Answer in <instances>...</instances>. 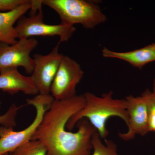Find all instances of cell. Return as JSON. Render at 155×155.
<instances>
[{
    "label": "cell",
    "mask_w": 155,
    "mask_h": 155,
    "mask_svg": "<svg viewBox=\"0 0 155 155\" xmlns=\"http://www.w3.org/2000/svg\"><path fill=\"white\" fill-rule=\"evenodd\" d=\"M84 95L53 102L31 140H39L48 155H91V139L97 130L87 119L77 122V131L67 130L69 119L85 104Z\"/></svg>",
    "instance_id": "1"
},
{
    "label": "cell",
    "mask_w": 155,
    "mask_h": 155,
    "mask_svg": "<svg viewBox=\"0 0 155 155\" xmlns=\"http://www.w3.org/2000/svg\"><path fill=\"white\" fill-rule=\"evenodd\" d=\"M83 95L85 104L69 119L67 125V130L71 131L79 120L86 119L95 128L101 138L106 139L109 134L106 123L111 117H119L127 125L128 116L125 99L114 98L112 91L104 94L101 97L89 92Z\"/></svg>",
    "instance_id": "2"
},
{
    "label": "cell",
    "mask_w": 155,
    "mask_h": 155,
    "mask_svg": "<svg viewBox=\"0 0 155 155\" xmlns=\"http://www.w3.org/2000/svg\"><path fill=\"white\" fill-rule=\"evenodd\" d=\"M59 15L61 23L74 26L80 24L93 29L107 21V17L95 2L84 0H42Z\"/></svg>",
    "instance_id": "3"
},
{
    "label": "cell",
    "mask_w": 155,
    "mask_h": 155,
    "mask_svg": "<svg viewBox=\"0 0 155 155\" xmlns=\"http://www.w3.org/2000/svg\"><path fill=\"white\" fill-rule=\"evenodd\" d=\"M54 101V99L51 94H40L26 100V104L33 106L35 108V118L28 127L19 131H15L14 128L0 127V155L11 153L18 147L31 140L41 123L46 112Z\"/></svg>",
    "instance_id": "4"
},
{
    "label": "cell",
    "mask_w": 155,
    "mask_h": 155,
    "mask_svg": "<svg viewBox=\"0 0 155 155\" xmlns=\"http://www.w3.org/2000/svg\"><path fill=\"white\" fill-rule=\"evenodd\" d=\"M42 0L31 1L29 17L23 16L15 26L18 39L31 38L35 36L60 37L59 43L67 42L75 31L74 26L60 24L50 25L43 22Z\"/></svg>",
    "instance_id": "5"
},
{
    "label": "cell",
    "mask_w": 155,
    "mask_h": 155,
    "mask_svg": "<svg viewBox=\"0 0 155 155\" xmlns=\"http://www.w3.org/2000/svg\"><path fill=\"white\" fill-rule=\"evenodd\" d=\"M83 75L80 64L70 57L64 55L51 87V94L57 101L75 96L76 87Z\"/></svg>",
    "instance_id": "6"
},
{
    "label": "cell",
    "mask_w": 155,
    "mask_h": 155,
    "mask_svg": "<svg viewBox=\"0 0 155 155\" xmlns=\"http://www.w3.org/2000/svg\"><path fill=\"white\" fill-rule=\"evenodd\" d=\"M38 45L34 38L20 39L13 45L0 42V70L22 67L25 72L31 74L34 68V61L31 54Z\"/></svg>",
    "instance_id": "7"
},
{
    "label": "cell",
    "mask_w": 155,
    "mask_h": 155,
    "mask_svg": "<svg viewBox=\"0 0 155 155\" xmlns=\"http://www.w3.org/2000/svg\"><path fill=\"white\" fill-rule=\"evenodd\" d=\"M60 44L47 54L34 55V68L30 76L40 94H50L53 81L64 55L59 52Z\"/></svg>",
    "instance_id": "8"
},
{
    "label": "cell",
    "mask_w": 155,
    "mask_h": 155,
    "mask_svg": "<svg viewBox=\"0 0 155 155\" xmlns=\"http://www.w3.org/2000/svg\"><path fill=\"white\" fill-rule=\"evenodd\" d=\"M128 116V130L119 133L120 138L125 141L133 139L136 135H145L149 131L147 108L146 102L142 96L129 95L125 98Z\"/></svg>",
    "instance_id": "9"
},
{
    "label": "cell",
    "mask_w": 155,
    "mask_h": 155,
    "mask_svg": "<svg viewBox=\"0 0 155 155\" xmlns=\"http://www.w3.org/2000/svg\"><path fill=\"white\" fill-rule=\"evenodd\" d=\"M0 90L11 95L20 91L28 95L38 94L31 76L22 75L15 68L0 70Z\"/></svg>",
    "instance_id": "10"
},
{
    "label": "cell",
    "mask_w": 155,
    "mask_h": 155,
    "mask_svg": "<svg viewBox=\"0 0 155 155\" xmlns=\"http://www.w3.org/2000/svg\"><path fill=\"white\" fill-rule=\"evenodd\" d=\"M31 7V0L8 11L0 12V42L10 45L18 41V35L14 25Z\"/></svg>",
    "instance_id": "11"
},
{
    "label": "cell",
    "mask_w": 155,
    "mask_h": 155,
    "mask_svg": "<svg viewBox=\"0 0 155 155\" xmlns=\"http://www.w3.org/2000/svg\"><path fill=\"white\" fill-rule=\"evenodd\" d=\"M102 53L104 58L123 60L139 69L149 63L155 61V49L153 44L138 49L124 52L114 51L104 48Z\"/></svg>",
    "instance_id": "12"
},
{
    "label": "cell",
    "mask_w": 155,
    "mask_h": 155,
    "mask_svg": "<svg viewBox=\"0 0 155 155\" xmlns=\"http://www.w3.org/2000/svg\"><path fill=\"white\" fill-rule=\"evenodd\" d=\"M104 143L97 132L93 134L91 139L93 152L91 155H119L117 145L113 140L105 139Z\"/></svg>",
    "instance_id": "13"
},
{
    "label": "cell",
    "mask_w": 155,
    "mask_h": 155,
    "mask_svg": "<svg viewBox=\"0 0 155 155\" xmlns=\"http://www.w3.org/2000/svg\"><path fill=\"white\" fill-rule=\"evenodd\" d=\"M45 147L39 140H31L20 146L9 155H48Z\"/></svg>",
    "instance_id": "14"
},
{
    "label": "cell",
    "mask_w": 155,
    "mask_h": 155,
    "mask_svg": "<svg viewBox=\"0 0 155 155\" xmlns=\"http://www.w3.org/2000/svg\"><path fill=\"white\" fill-rule=\"evenodd\" d=\"M141 96L147 103L149 131L155 132V94L149 89H146Z\"/></svg>",
    "instance_id": "15"
},
{
    "label": "cell",
    "mask_w": 155,
    "mask_h": 155,
    "mask_svg": "<svg viewBox=\"0 0 155 155\" xmlns=\"http://www.w3.org/2000/svg\"><path fill=\"white\" fill-rule=\"evenodd\" d=\"M23 105L17 106L13 104L3 115H0V125L2 127L14 128L17 125L16 116L19 110Z\"/></svg>",
    "instance_id": "16"
},
{
    "label": "cell",
    "mask_w": 155,
    "mask_h": 155,
    "mask_svg": "<svg viewBox=\"0 0 155 155\" xmlns=\"http://www.w3.org/2000/svg\"><path fill=\"white\" fill-rule=\"evenodd\" d=\"M29 0H0V11H8L16 8Z\"/></svg>",
    "instance_id": "17"
},
{
    "label": "cell",
    "mask_w": 155,
    "mask_h": 155,
    "mask_svg": "<svg viewBox=\"0 0 155 155\" xmlns=\"http://www.w3.org/2000/svg\"><path fill=\"white\" fill-rule=\"evenodd\" d=\"M152 92L155 94V78L154 79L153 82Z\"/></svg>",
    "instance_id": "18"
},
{
    "label": "cell",
    "mask_w": 155,
    "mask_h": 155,
    "mask_svg": "<svg viewBox=\"0 0 155 155\" xmlns=\"http://www.w3.org/2000/svg\"><path fill=\"white\" fill-rule=\"evenodd\" d=\"M153 46H154V48L155 49V43H153Z\"/></svg>",
    "instance_id": "19"
},
{
    "label": "cell",
    "mask_w": 155,
    "mask_h": 155,
    "mask_svg": "<svg viewBox=\"0 0 155 155\" xmlns=\"http://www.w3.org/2000/svg\"><path fill=\"white\" fill-rule=\"evenodd\" d=\"M3 155H9V153H6L5 154H4Z\"/></svg>",
    "instance_id": "20"
},
{
    "label": "cell",
    "mask_w": 155,
    "mask_h": 155,
    "mask_svg": "<svg viewBox=\"0 0 155 155\" xmlns=\"http://www.w3.org/2000/svg\"></svg>",
    "instance_id": "21"
}]
</instances>
